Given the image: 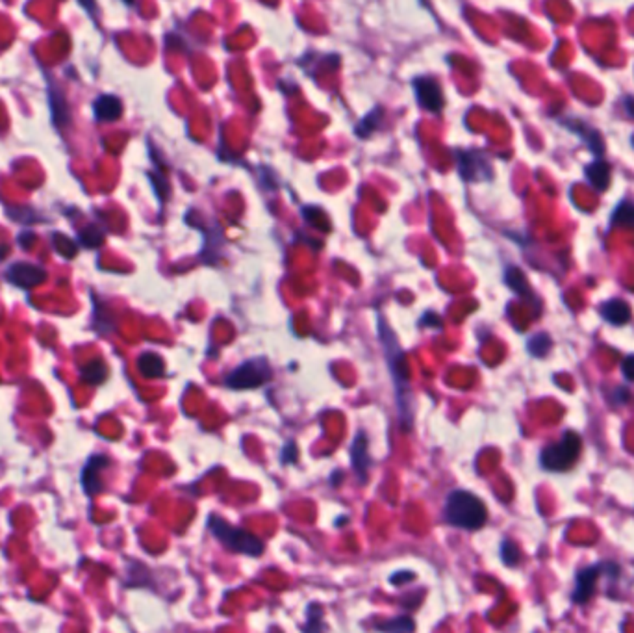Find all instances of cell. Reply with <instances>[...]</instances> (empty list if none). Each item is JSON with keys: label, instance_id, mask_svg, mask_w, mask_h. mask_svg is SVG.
<instances>
[{"label": "cell", "instance_id": "7402d4cb", "mask_svg": "<svg viewBox=\"0 0 634 633\" xmlns=\"http://www.w3.org/2000/svg\"><path fill=\"white\" fill-rule=\"evenodd\" d=\"M621 370H624L625 379H629V381H634V355L625 357L624 364H621Z\"/></svg>", "mask_w": 634, "mask_h": 633}, {"label": "cell", "instance_id": "5b68a950", "mask_svg": "<svg viewBox=\"0 0 634 633\" xmlns=\"http://www.w3.org/2000/svg\"><path fill=\"white\" fill-rule=\"evenodd\" d=\"M271 377H273V370H271L269 362L260 357V359L245 361L236 370H232L226 375V386L232 390L256 389V386L267 383Z\"/></svg>", "mask_w": 634, "mask_h": 633}, {"label": "cell", "instance_id": "3957f363", "mask_svg": "<svg viewBox=\"0 0 634 633\" xmlns=\"http://www.w3.org/2000/svg\"><path fill=\"white\" fill-rule=\"evenodd\" d=\"M208 528H210L215 539L221 540L228 550L248 557H258L264 554V540L247 531V529L234 528L232 524L226 522L225 518L212 515L208 518Z\"/></svg>", "mask_w": 634, "mask_h": 633}, {"label": "cell", "instance_id": "8992f818", "mask_svg": "<svg viewBox=\"0 0 634 633\" xmlns=\"http://www.w3.org/2000/svg\"><path fill=\"white\" fill-rule=\"evenodd\" d=\"M8 281L13 283L19 288H35L47 279V272L43 267L35 266V264H28V262H15L8 267Z\"/></svg>", "mask_w": 634, "mask_h": 633}, {"label": "cell", "instance_id": "277c9868", "mask_svg": "<svg viewBox=\"0 0 634 633\" xmlns=\"http://www.w3.org/2000/svg\"><path fill=\"white\" fill-rule=\"evenodd\" d=\"M580 453V437L579 435L566 431L560 442L549 444L541 450L540 462L541 467L549 472H566L573 467L575 461L579 459Z\"/></svg>", "mask_w": 634, "mask_h": 633}, {"label": "cell", "instance_id": "e0dca14e", "mask_svg": "<svg viewBox=\"0 0 634 633\" xmlns=\"http://www.w3.org/2000/svg\"><path fill=\"white\" fill-rule=\"evenodd\" d=\"M612 223L614 225H629V227H634V205H631V203L619 205L618 210L614 212Z\"/></svg>", "mask_w": 634, "mask_h": 633}, {"label": "cell", "instance_id": "ac0fdd59", "mask_svg": "<svg viewBox=\"0 0 634 633\" xmlns=\"http://www.w3.org/2000/svg\"><path fill=\"white\" fill-rule=\"evenodd\" d=\"M551 347V338L547 334H538L532 340H529V351L534 357H544Z\"/></svg>", "mask_w": 634, "mask_h": 633}, {"label": "cell", "instance_id": "d6986e66", "mask_svg": "<svg viewBox=\"0 0 634 633\" xmlns=\"http://www.w3.org/2000/svg\"><path fill=\"white\" fill-rule=\"evenodd\" d=\"M377 628L386 630V632H395V630H401V632H406V630H409V632H412L415 626L410 617H399V618H395V620H390V623L379 624Z\"/></svg>", "mask_w": 634, "mask_h": 633}, {"label": "cell", "instance_id": "7a4b0ae2", "mask_svg": "<svg viewBox=\"0 0 634 633\" xmlns=\"http://www.w3.org/2000/svg\"><path fill=\"white\" fill-rule=\"evenodd\" d=\"M443 517L454 528L475 531L480 529L488 520L484 501L479 496H475L469 490H452L447 496L445 507H443Z\"/></svg>", "mask_w": 634, "mask_h": 633}, {"label": "cell", "instance_id": "44dd1931", "mask_svg": "<svg viewBox=\"0 0 634 633\" xmlns=\"http://www.w3.org/2000/svg\"><path fill=\"white\" fill-rule=\"evenodd\" d=\"M102 238H104V236H102V233H100V230H97L95 227H89L88 230H84V233L80 234V240H82V244L88 245V247H97V245H99L100 242H102Z\"/></svg>", "mask_w": 634, "mask_h": 633}, {"label": "cell", "instance_id": "9c48e42d", "mask_svg": "<svg viewBox=\"0 0 634 633\" xmlns=\"http://www.w3.org/2000/svg\"><path fill=\"white\" fill-rule=\"evenodd\" d=\"M605 568V565H594V567H588L585 570H580L577 574V579H575V593H573V602L575 604H585V602L590 600V596L594 595V591H596V581L599 578V574Z\"/></svg>", "mask_w": 634, "mask_h": 633}, {"label": "cell", "instance_id": "9a60e30c", "mask_svg": "<svg viewBox=\"0 0 634 633\" xmlns=\"http://www.w3.org/2000/svg\"><path fill=\"white\" fill-rule=\"evenodd\" d=\"M108 377V366L102 361H93L82 368V381L89 384L104 383Z\"/></svg>", "mask_w": 634, "mask_h": 633}, {"label": "cell", "instance_id": "52a82bcc", "mask_svg": "<svg viewBox=\"0 0 634 633\" xmlns=\"http://www.w3.org/2000/svg\"><path fill=\"white\" fill-rule=\"evenodd\" d=\"M351 462L356 476H358L360 483L367 481V472H370L373 459L370 457V444H367V435L364 431H360L354 439L353 446H351Z\"/></svg>", "mask_w": 634, "mask_h": 633}, {"label": "cell", "instance_id": "4fadbf2b", "mask_svg": "<svg viewBox=\"0 0 634 633\" xmlns=\"http://www.w3.org/2000/svg\"><path fill=\"white\" fill-rule=\"evenodd\" d=\"M164 366H166V364L161 361V357L156 355V353H150V351L143 353L138 361L139 372H141V375L147 379L161 377V375L166 373V368Z\"/></svg>", "mask_w": 634, "mask_h": 633}, {"label": "cell", "instance_id": "603a6c76", "mask_svg": "<svg viewBox=\"0 0 634 633\" xmlns=\"http://www.w3.org/2000/svg\"><path fill=\"white\" fill-rule=\"evenodd\" d=\"M415 576L412 572H409V576H401V578H397V576H393L392 579H390V581H392L393 585H401V581H404V579H406V581H409V579H414Z\"/></svg>", "mask_w": 634, "mask_h": 633}, {"label": "cell", "instance_id": "8fae6325", "mask_svg": "<svg viewBox=\"0 0 634 633\" xmlns=\"http://www.w3.org/2000/svg\"><path fill=\"white\" fill-rule=\"evenodd\" d=\"M95 117L99 121H116L122 114L121 100L113 97V95H102L95 100Z\"/></svg>", "mask_w": 634, "mask_h": 633}, {"label": "cell", "instance_id": "6da1fadb", "mask_svg": "<svg viewBox=\"0 0 634 633\" xmlns=\"http://www.w3.org/2000/svg\"><path fill=\"white\" fill-rule=\"evenodd\" d=\"M379 336L384 345V355H386L388 366L393 379V389H395V401L399 407V418L403 428L410 429L414 423V394L410 386L409 364L403 347L399 345L393 331L386 325V320H379Z\"/></svg>", "mask_w": 634, "mask_h": 633}, {"label": "cell", "instance_id": "2e32d148", "mask_svg": "<svg viewBox=\"0 0 634 633\" xmlns=\"http://www.w3.org/2000/svg\"><path fill=\"white\" fill-rule=\"evenodd\" d=\"M507 283L508 286H512L518 294H529V286H527V281H525L523 273L519 272V269H516V267H508L507 269Z\"/></svg>", "mask_w": 634, "mask_h": 633}, {"label": "cell", "instance_id": "7c38bea8", "mask_svg": "<svg viewBox=\"0 0 634 633\" xmlns=\"http://www.w3.org/2000/svg\"><path fill=\"white\" fill-rule=\"evenodd\" d=\"M601 314L610 325H616V327L625 325L631 320L629 305L621 299H608L607 303H603Z\"/></svg>", "mask_w": 634, "mask_h": 633}, {"label": "cell", "instance_id": "5bb4252c", "mask_svg": "<svg viewBox=\"0 0 634 633\" xmlns=\"http://www.w3.org/2000/svg\"><path fill=\"white\" fill-rule=\"evenodd\" d=\"M586 177L590 180L594 186H596L599 192L605 189L608 186V178H610V166L605 164V162H596V164H590L588 169H586Z\"/></svg>", "mask_w": 634, "mask_h": 633}, {"label": "cell", "instance_id": "30bf717a", "mask_svg": "<svg viewBox=\"0 0 634 633\" xmlns=\"http://www.w3.org/2000/svg\"><path fill=\"white\" fill-rule=\"evenodd\" d=\"M418 99L423 104V108L430 111H440L443 106V97H441L440 86L430 80V78H418L414 82Z\"/></svg>", "mask_w": 634, "mask_h": 633}, {"label": "cell", "instance_id": "ba28073f", "mask_svg": "<svg viewBox=\"0 0 634 633\" xmlns=\"http://www.w3.org/2000/svg\"><path fill=\"white\" fill-rule=\"evenodd\" d=\"M110 464V459L106 455L91 457L82 470V487L84 492L88 496L99 494L102 490V481H100V472Z\"/></svg>", "mask_w": 634, "mask_h": 633}, {"label": "cell", "instance_id": "ffe728a7", "mask_svg": "<svg viewBox=\"0 0 634 633\" xmlns=\"http://www.w3.org/2000/svg\"><path fill=\"white\" fill-rule=\"evenodd\" d=\"M501 557L502 561H505V565H508V567H516L519 563V550L512 545V542L505 540L501 546Z\"/></svg>", "mask_w": 634, "mask_h": 633}]
</instances>
